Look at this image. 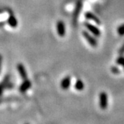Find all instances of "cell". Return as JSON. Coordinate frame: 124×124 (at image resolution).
Here are the masks:
<instances>
[{"instance_id":"1","label":"cell","mask_w":124,"mask_h":124,"mask_svg":"<svg viewBox=\"0 0 124 124\" xmlns=\"http://www.w3.org/2000/svg\"><path fill=\"white\" fill-rule=\"evenodd\" d=\"M99 101H100V106L101 108L104 110L106 109L108 104V97H107V94L105 93H101L100 94V97H99Z\"/></svg>"},{"instance_id":"3","label":"cell","mask_w":124,"mask_h":124,"mask_svg":"<svg viewBox=\"0 0 124 124\" xmlns=\"http://www.w3.org/2000/svg\"><path fill=\"white\" fill-rule=\"evenodd\" d=\"M57 32L59 33V36L61 37H63L65 35V26H64V23L62 22H59L57 23Z\"/></svg>"},{"instance_id":"7","label":"cell","mask_w":124,"mask_h":124,"mask_svg":"<svg viewBox=\"0 0 124 124\" xmlns=\"http://www.w3.org/2000/svg\"><path fill=\"white\" fill-rule=\"evenodd\" d=\"M8 23L9 26L12 28H16L17 26V21L13 15H10L8 19Z\"/></svg>"},{"instance_id":"10","label":"cell","mask_w":124,"mask_h":124,"mask_svg":"<svg viewBox=\"0 0 124 124\" xmlns=\"http://www.w3.org/2000/svg\"><path fill=\"white\" fill-rule=\"evenodd\" d=\"M86 17L88 18V19H93L94 20L95 22L98 23H100V22H99V20L98 19L97 17H96L94 15H93L92 13H88L86 15Z\"/></svg>"},{"instance_id":"5","label":"cell","mask_w":124,"mask_h":124,"mask_svg":"<svg viewBox=\"0 0 124 124\" xmlns=\"http://www.w3.org/2000/svg\"><path fill=\"white\" fill-rule=\"evenodd\" d=\"M31 82L30 81H28V80L26 79L24 81V82L23 83L22 85L20 86V91L22 92V93H24V92H26L28 89H29L31 88Z\"/></svg>"},{"instance_id":"9","label":"cell","mask_w":124,"mask_h":124,"mask_svg":"<svg viewBox=\"0 0 124 124\" xmlns=\"http://www.w3.org/2000/svg\"><path fill=\"white\" fill-rule=\"evenodd\" d=\"M84 83L81 81V80H79L76 82L75 84V88L78 90H81L82 89L84 88Z\"/></svg>"},{"instance_id":"6","label":"cell","mask_w":124,"mask_h":124,"mask_svg":"<svg viewBox=\"0 0 124 124\" xmlns=\"http://www.w3.org/2000/svg\"><path fill=\"white\" fill-rule=\"evenodd\" d=\"M70 78L69 77H67L65 79L62 80V83H61V86L63 89L66 90L68 88V87L70 86Z\"/></svg>"},{"instance_id":"2","label":"cell","mask_w":124,"mask_h":124,"mask_svg":"<svg viewBox=\"0 0 124 124\" xmlns=\"http://www.w3.org/2000/svg\"><path fill=\"white\" fill-rule=\"evenodd\" d=\"M17 69L18 71H19V74H20V75L22 77V78L23 79L26 80L27 79V73H26V71L25 70V68H24V67L23 66L22 64H21V63H19L17 65Z\"/></svg>"},{"instance_id":"12","label":"cell","mask_w":124,"mask_h":124,"mask_svg":"<svg viewBox=\"0 0 124 124\" xmlns=\"http://www.w3.org/2000/svg\"><path fill=\"white\" fill-rule=\"evenodd\" d=\"M4 86L2 85L1 84H0V94H1V93H2V91H3V90H4Z\"/></svg>"},{"instance_id":"11","label":"cell","mask_w":124,"mask_h":124,"mask_svg":"<svg viewBox=\"0 0 124 124\" xmlns=\"http://www.w3.org/2000/svg\"><path fill=\"white\" fill-rule=\"evenodd\" d=\"M117 63H119V64H121L123 66H124V58H119L117 60Z\"/></svg>"},{"instance_id":"13","label":"cell","mask_w":124,"mask_h":124,"mask_svg":"<svg viewBox=\"0 0 124 124\" xmlns=\"http://www.w3.org/2000/svg\"><path fill=\"white\" fill-rule=\"evenodd\" d=\"M1 62H2V57L0 54V72H1Z\"/></svg>"},{"instance_id":"4","label":"cell","mask_w":124,"mask_h":124,"mask_svg":"<svg viewBox=\"0 0 124 124\" xmlns=\"http://www.w3.org/2000/svg\"><path fill=\"white\" fill-rule=\"evenodd\" d=\"M85 26L88 28V29L89 31H90V32H92L94 35H95L96 36H99L101 35L100 31L96 26H94L91 25V24H89V23H86Z\"/></svg>"},{"instance_id":"8","label":"cell","mask_w":124,"mask_h":124,"mask_svg":"<svg viewBox=\"0 0 124 124\" xmlns=\"http://www.w3.org/2000/svg\"><path fill=\"white\" fill-rule=\"evenodd\" d=\"M84 35L85 38H86V39L88 40V41L89 43L92 45V46H96V44H97V42H96V41L94 40V38H93L91 36L89 35L87 32H84Z\"/></svg>"}]
</instances>
